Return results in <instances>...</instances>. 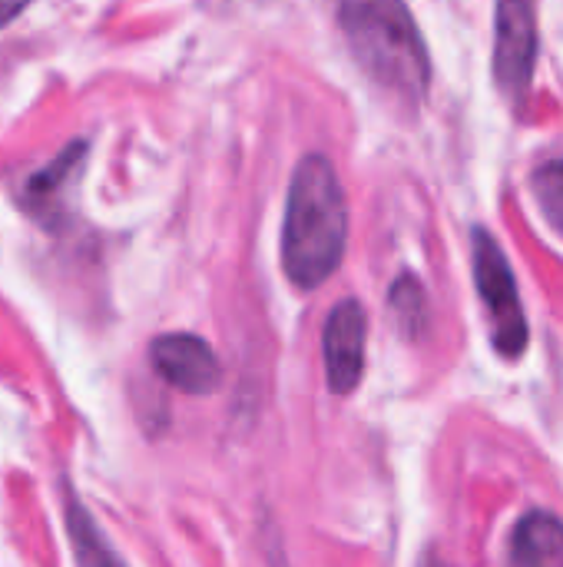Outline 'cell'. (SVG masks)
Wrapping results in <instances>:
<instances>
[{"instance_id":"1","label":"cell","mask_w":563,"mask_h":567,"mask_svg":"<svg viewBox=\"0 0 563 567\" xmlns=\"http://www.w3.org/2000/svg\"><path fill=\"white\" fill-rule=\"evenodd\" d=\"M348 246V203L335 166L322 153H309L289 186L282 219V269L302 292L335 276Z\"/></svg>"},{"instance_id":"2","label":"cell","mask_w":563,"mask_h":567,"mask_svg":"<svg viewBox=\"0 0 563 567\" xmlns=\"http://www.w3.org/2000/svg\"><path fill=\"white\" fill-rule=\"evenodd\" d=\"M338 23L355 63L392 96L418 106L431 86V56L405 0H342Z\"/></svg>"},{"instance_id":"3","label":"cell","mask_w":563,"mask_h":567,"mask_svg":"<svg viewBox=\"0 0 563 567\" xmlns=\"http://www.w3.org/2000/svg\"><path fill=\"white\" fill-rule=\"evenodd\" d=\"M538 43V0H494V80L511 106L528 103Z\"/></svg>"},{"instance_id":"4","label":"cell","mask_w":563,"mask_h":567,"mask_svg":"<svg viewBox=\"0 0 563 567\" xmlns=\"http://www.w3.org/2000/svg\"><path fill=\"white\" fill-rule=\"evenodd\" d=\"M475 282L494 322V346L501 349V355L518 359L528 349V319L521 309V292L504 249L484 229L475 233Z\"/></svg>"},{"instance_id":"5","label":"cell","mask_w":563,"mask_h":567,"mask_svg":"<svg viewBox=\"0 0 563 567\" xmlns=\"http://www.w3.org/2000/svg\"><path fill=\"white\" fill-rule=\"evenodd\" d=\"M365 342H368V316L358 299H342L332 306L322 329V359L325 379L335 395L355 392L365 372Z\"/></svg>"},{"instance_id":"6","label":"cell","mask_w":563,"mask_h":567,"mask_svg":"<svg viewBox=\"0 0 563 567\" xmlns=\"http://www.w3.org/2000/svg\"><path fill=\"white\" fill-rule=\"evenodd\" d=\"M149 365L166 385L186 395H209L219 389V379H222V365L212 346L189 332H169V336L153 339Z\"/></svg>"},{"instance_id":"7","label":"cell","mask_w":563,"mask_h":567,"mask_svg":"<svg viewBox=\"0 0 563 567\" xmlns=\"http://www.w3.org/2000/svg\"><path fill=\"white\" fill-rule=\"evenodd\" d=\"M63 522H66L76 567H129L116 555V548L110 545V538L103 535L90 508L76 498L70 482H63Z\"/></svg>"},{"instance_id":"8","label":"cell","mask_w":563,"mask_h":567,"mask_svg":"<svg viewBox=\"0 0 563 567\" xmlns=\"http://www.w3.org/2000/svg\"><path fill=\"white\" fill-rule=\"evenodd\" d=\"M511 567H563V522L551 512H531L518 522Z\"/></svg>"},{"instance_id":"9","label":"cell","mask_w":563,"mask_h":567,"mask_svg":"<svg viewBox=\"0 0 563 567\" xmlns=\"http://www.w3.org/2000/svg\"><path fill=\"white\" fill-rule=\"evenodd\" d=\"M83 156H86V143H70L53 163H46L40 173H33V176L27 179V186H23L27 206H30L33 213H40V216H43V213H53L60 193L66 189V183L73 179V173L80 169Z\"/></svg>"},{"instance_id":"10","label":"cell","mask_w":563,"mask_h":567,"mask_svg":"<svg viewBox=\"0 0 563 567\" xmlns=\"http://www.w3.org/2000/svg\"><path fill=\"white\" fill-rule=\"evenodd\" d=\"M392 312L402 326L405 336H418L428 322V302H425V289L415 276H402L392 286Z\"/></svg>"},{"instance_id":"11","label":"cell","mask_w":563,"mask_h":567,"mask_svg":"<svg viewBox=\"0 0 563 567\" xmlns=\"http://www.w3.org/2000/svg\"><path fill=\"white\" fill-rule=\"evenodd\" d=\"M531 189L548 223L563 236V159L541 163L531 176Z\"/></svg>"},{"instance_id":"12","label":"cell","mask_w":563,"mask_h":567,"mask_svg":"<svg viewBox=\"0 0 563 567\" xmlns=\"http://www.w3.org/2000/svg\"><path fill=\"white\" fill-rule=\"evenodd\" d=\"M23 10V0H0V27Z\"/></svg>"},{"instance_id":"13","label":"cell","mask_w":563,"mask_h":567,"mask_svg":"<svg viewBox=\"0 0 563 567\" xmlns=\"http://www.w3.org/2000/svg\"><path fill=\"white\" fill-rule=\"evenodd\" d=\"M421 567H451V565H445L441 558H435V555H428V558H425V565H421Z\"/></svg>"}]
</instances>
